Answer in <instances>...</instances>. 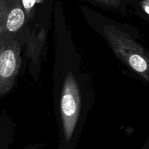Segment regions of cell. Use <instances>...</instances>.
I'll return each mask as SVG.
<instances>
[{"label": "cell", "mask_w": 149, "mask_h": 149, "mask_svg": "<svg viewBox=\"0 0 149 149\" xmlns=\"http://www.w3.org/2000/svg\"><path fill=\"white\" fill-rule=\"evenodd\" d=\"M16 67V58L13 51L5 50L0 54V77L8 78L14 73Z\"/></svg>", "instance_id": "obj_1"}, {"label": "cell", "mask_w": 149, "mask_h": 149, "mask_svg": "<svg viewBox=\"0 0 149 149\" xmlns=\"http://www.w3.org/2000/svg\"><path fill=\"white\" fill-rule=\"evenodd\" d=\"M25 15L22 9L15 7L10 10L7 21V30L11 32L18 30L24 23Z\"/></svg>", "instance_id": "obj_2"}, {"label": "cell", "mask_w": 149, "mask_h": 149, "mask_svg": "<svg viewBox=\"0 0 149 149\" xmlns=\"http://www.w3.org/2000/svg\"><path fill=\"white\" fill-rule=\"evenodd\" d=\"M61 109L63 113L66 117H72L77 110V103L73 95L65 92L61 100Z\"/></svg>", "instance_id": "obj_3"}, {"label": "cell", "mask_w": 149, "mask_h": 149, "mask_svg": "<svg viewBox=\"0 0 149 149\" xmlns=\"http://www.w3.org/2000/svg\"><path fill=\"white\" fill-rule=\"evenodd\" d=\"M129 63L131 67L138 72L143 73L148 70V61L139 54H133L131 56L129 59Z\"/></svg>", "instance_id": "obj_4"}, {"label": "cell", "mask_w": 149, "mask_h": 149, "mask_svg": "<svg viewBox=\"0 0 149 149\" xmlns=\"http://www.w3.org/2000/svg\"><path fill=\"white\" fill-rule=\"evenodd\" d=\"M37 0H22L23 1V7H25V9L26 10H29V9L31 8L34 4L36 3V1Z\"/></svg>", "instance_id": "obj_5"}, {"label": "cell", "mask_w": 149, "mask_h": 149, "mask_svg": "<svg viewBox=\"0 0 149 149\" xmlns=\"http://www.w3.org/2000/svg\"><path fill=\"white\" fill-rule=\"evenodd\" d=\"M143 8L144 11L149 15V0H145L143 1Z\"/></svg>", "instance_id": "obj_6"}]
</instances>
